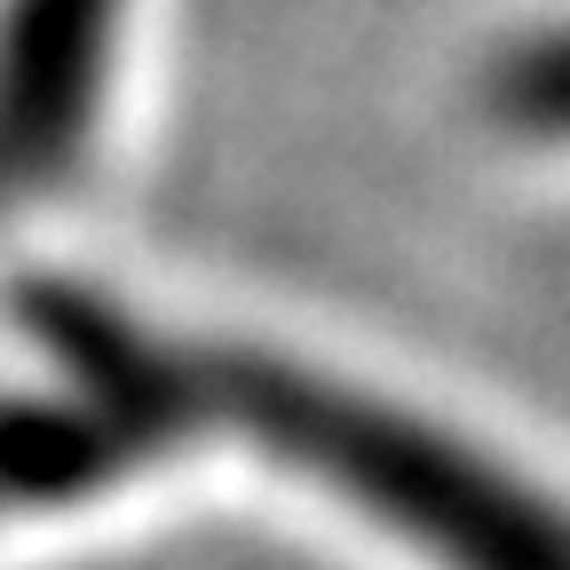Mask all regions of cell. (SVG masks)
I'll return each mask as SVG.
<instances>
[{
    "label": "cell",
    "instance_id": "1",
    "mask_svg": "<svg viewBox=\"0 0 570 570\" xmlns=\"http://www.w3.org/2000/svg\"><path fill=\"white\" fill-rule=\"evenodd\" d=\"M159 365L190 436H238L428 570H570V508L444 420L238 341L167 333Z\"/></svg>",
    "mask_w": 570,
    "mask_h": 570
},
{
    "label": "cell",
    "instance_id": "2",
    "mask_svg": "<svg viewBox=\"0 0 570 570\" xmlns=\"http://www.w3.org/2000/svg\"><path fill=\"white\" fill-rule=\"evenodd\" d=\"M135 0H0V206L88 159Z\"/></svg>",
    "mask_w": 570,
    "mask_h": 570
},
{
    "label": "cell",
    "instance_id": "3",
    "mask_svg": "<svg viewBox=\"0 0 570 570\" xmlns=\"http://www.w3.org/2000/svg\"><path fill=\"white\" fill-rule=\"evenodd\" d=\"M491 96H499V111H508L515 127H531V135H570V24L523 40L508 63H499Z\"/></svg>",
    "mask_w": 570,
    "mask_h": 570
}]
</instances>
